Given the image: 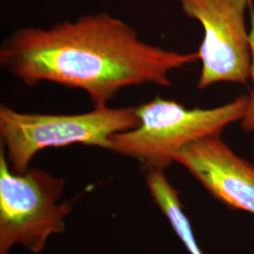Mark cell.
<instances>
[{"instance_id":"4","label":"cell","mask_w":254,"mask_h":254,"mask_svg":"<svg viewBox=\"0 0 254 254\" xmlns=\"http://www.w3.org/2000/svg\"><path fill=\"white\" fill-rule=\"evenodd\" d=\"M65 180L40 169L16 173L0 149V254L15 245L41 253L49 237L64 233L70 201L60 203Z\"/></svg>"},{"instance_id":"1","label":"cell","mask_w":254,"mask_h":254,"mask_svg":"<svg viewBox=\"0 0 254 254\" xmlns=\"http://www.w3.org/2000/svg\"><path fill=\"white\" fill-rule=\"evenodd\" d=\"M199 60L142 41L108 13L84 15L48 29L23 27L0 47V64L27 86L52 82L85 91L93 108L108 107L127 87H171L169 73Z\"/></svg>"},{"instance_id":"5","label":"cell","mask_w":254,"mask_h":254,"mask_svg":"<svg viewBox=\"0 0 254 254\" xmlns=\"http://www.w3.org/2000/svg\"><path fill=\"white\" fill-rule=\"evenodd\" d=\"M184 12L204 30L198 50L201 62L198 88L218 82L247 85L252 55L245 27L246 8L252 0H180Z\"/></svg>"},{"instance_id":"8","label":"cell","mask_w":254,"mask_h":254,"mask_svg":"<svg viewBox=\"0 0 254 254\" xmlns=\"http://www.w3.org/2000/svg\"><path fill=\"white\" fill-rule=\"evenodd\" d=\"M251 7V31L249 33V44H250V49H251V55H252V71L251 75L253 77V92L250 97L249 106L246 111L245 116L242 119V127L247 132L254 131V10L252 6V2L250 4Z\"/></svg>"},{"instance_id":"3","label":"cell","mask_w":254,"mask_h":254,"mask_svg":"<svg viewBox=\"0 0 254 254\" xmlns=\"http://www.w3.org/2000/svg\"><path fill=\"white\" fill-rule=\"evenodd\" d=\"M139 125L136 108H93L81 114H38L0 106L1 146L12 171L24 173L38 152L80 143L110 150V138Z\"/></svg>"},{"instance_id":"7","label":"cell","mask_w":254,"mask_h":254,"mask_svg":"<svg viewBox=\"0 0 254 254\" xmlns=\"http://www.w3.org/2000/svg\"><path fill=\"white\" fill-rule=\"evenodd\" d=\"M146 184L154 202L168 218L187 250L190 254H203L196 242L190 221L184 211L179 191L167 179L164 171L147 172Z\"/></svg>"},{"instance_id":"2","label":"cell","mask_w":254,"mask_h":254,"mask_svg":"<svg viewBox=\"0 0 254 254\" xmlns=\"http://www.w3.org/2000/svg\"><path fill=\"white\" fill-rule=\"evenodd\" d=\"M250 97L240 96L214 109H187L156 97L136 108L139 125L110 138V150L136 159L145 169L164 171L183 147L222 130L245 116Z\"/></svg>"},{"instance_id":"6","label":"cell","mask_w":254,"mask_h":254,"mask_svg":"<svg viewBox=\"0 0 254 254\" xmlns=\"http://www.w3.org/2000/svg\"><path fill=\"white\" fill-rule=\"evenodd\" d=\"M174 162L185 167L216 200L254 215V166L235 154L220 135L183 147Z\"/></svg>"}]
</instances>
